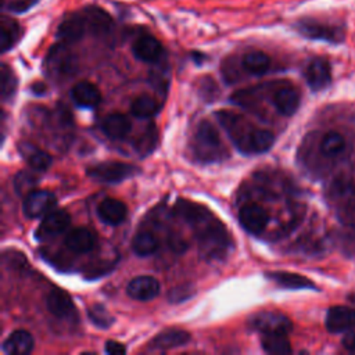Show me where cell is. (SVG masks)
<instances>
[{"instance_id": "obj_27", "label": "cell", "mask_w": 355, "mask_h": 355, "mask_svg": "<svg viewBox=\"0 0 355 355\" xmlns=\"http://www.w3.org/2000/svg\"><path fill=\"white\" fill-rule=\"evenodd\" d=\"M262 348L269 354H288L291 352V345L286 333H270L262 334L261 337Z\"/></svg>"}, {"instance_id": "obj_32", "label": "cell", "mask_w": 355, "mask_h": 355, "mask_svg": "<svg viewBox=\"0 0 355 355\" xmlns=\"http://www.w3.org/2000/svg\"><path fill=\"white\" fill-rule=\"evenodd\" d=\"M17 85H18V80H17L15 73L7 64H3L1 71H0V86H1V100L3 101H8L14 97V94L17 92Z\"/></svg>"}, {"instance_id": "obj_6", "label": "cell", "mask_w": 355, "mask_h": 355, "mask_svg": "<svg viewBox=\"0 0 355 355\" xmlns=\"http://www.w3.org/2000/svg\"><path fill=\"white\" fill-rule=\"evenodd\" d=\"M71 223V216L67 211L58 209V211H51L47 215L43 216L42 222L39 223L35 236L39 240H47L51 239L57 234L64 233Z\"/></svg>"}, {"instance_id": "obj_22", "label": "cell", "mask_w": 355, "mask_h": 355, "mask_svg": "<svg viewBox=\"0 0 355 355\" xmlns=\"http://www.w3.org/2000/svg\"><path fill=\"white\" fill-rule=\"evenodd\" d=\"M33 348V338L26 330H15L3 343V351L8 355H26Z\"/></svg>"}, {"instance_id": "obj_21", "label": "cell", "mask_w": 355, "mask_h": 355, "mask_svg": "<svg viewBox=\"0 0 355 355\" xmlns=\"http://www.w3.org/2000/svg\"><path fill=\"white\" fill-rule=\"evenodd\" d=\"M266 277L273 280L276 284L284 288L290 290H301V288H315L313 282H311L308 277L293 273V272H283V270H276V272H268Z\"/></svg>"}, {"instance_id": "obj_39", "label": "cell", "mask_w": 355, "mask_h": 355, "mask_svg": "<svg viewBox=\"0 0 355 355\" xmlns=\"http://www.w3.org/2000/svg\"><path fill=\"white\" fill-rule=\"evenodd\" d=\"M32 92L36 93V94H43L46 92V86L42 85V83H36L32 86Z\"/></svg>"}, {"instance_id": "obj_19", "label": "cell", "mask_w": 355, "mask_h": 355, "mask_svg": "<svg viewBox=\"0 0 355 355\" xmlns=\"http://www.w3.org/2000/svg\"><path fill=\"white\" fill-rule=\"evenodd\" d=\"M272 103L275 105V108L286 116L293 115L300 105V94L294 87H280L279 90H276L273 93L272 97Z\"/></svg>"}, {"instance_id": "obj_35", "label": "cell", "mask_w": 355, "mask_h": 355, "mask_svg": "<svg viewBox=\"0 0 355 355\" xmlns=\"http://www.w3.org/2000/svg\"><path fill=\"white\" fill-rule=\"evenodd\" d=\"M337 244L341 252L355 261V233L352 232H340L337 234Z\"/></svg>"}, {"instance_id": "obj_17", "label": "cell", "mask_w": 355, "mask_h": 355, "mask_svg": "<svg viewBox=\"0 0 355 355\" xmlns=\"http://www.w3.org/2000/svg\"><path fill=\"white\" fill-rule=\"evenodd\" d=\"M18 151L26 164L35 171H46L51 165V157L29 141H21L18 144Z\"/></svg>"}, {"instance_id": "obj_40", "label": "cell", "mask_w": 355, "mask_h": 355, "mask_svg": "<svg viewBox=\"0 0 355 355\" xmlns=\"http://www.w3.org/2000/svg\"><path fill=\"white\" fill-rule=\"evenodd\" d=\"M351 301L355 304V294H352V295H351Z\"/></svg>"}, {"instance_id": "obj_24", "label": "cell", "mask_w": 355, "mask_h": 355, "mask_svg": "<svg viewBox=\"0 0 355 355\" xmlns=\"http://www.w3.org/2000/svg\"><path fill=\"white\" fill-rule=\"evenodd\" d=\"M130 121L122 114L107 115L101 122L103 132L111 139H123L130 132Z\"/></svg>"}, {"instance_id": "obj_11", "label": "cell", "mask_w": 355, "mask_h": 355, "mask_svg": "<svg viewBox=\"0 0 355 355\" xmlns=\"http://www.w3.org/2000/svg\"><path fill=\"white\" fill-rule=\"evenodd\" d=\"M132 53L137 60L143 62H157L164 53V47L161 42L154 36L143 35L135 40Z\"/></svg>"}, {"instance_id": "obj_26", "label": "cell", "mask_w": 355, "mask_h": 355, "mask_svg": "<svg viewBox=\"0 0 355 355\" xmlns=\"http://www.w3.org/2000/svg\"><path fill=\"white\" fill-rule=\"evenodd\" d=\"M347 147V141L343 135L338 132H329L323 136L320 141V151L324 157L336 158L344 153Z\"/></svg>"}, {"instance_id": "obj_25", "label": "cell", "mask_w": 355, "mask_h": 355, "mask_svg": "<svg viewBox=\"0 0 355 355\" xmlns=\"http://www.w3.org/2000/svg\"><path fill=\"white\" fill-rule=\"evenodd\" d=\"M243 68L251 75H262L270 67V58L262 51H250L243 57Z\"/></svg>"}, {"instance_id": "obj_20", "label": "cell", "mask_w": 355, "mask_h": 355, "mask_svg": "<svg viewBox=\"0 0 355 355\" xmlns=\"http://www.w3.org/2000/svg\"><path fill=\"white\" fill-rule=\"evenodd\" d=\"M87 29L94 35H107L112 29L111 17L98 7H89L83 12Z\"/></svg>"}, {"instance_id": "obj_14", "label": "cell", "mask_w": 355, "mask_h": 355, "mask_svg": "<svg viewBox=\"0 0 355 355\" xmlns=\"http://www.w3.org/2000/svg\"><path fill=\"white\" fill-rule=\"evenodd\" d=\"M97 215L103 223L116 226L126 219L128 208L121 200L105 198L98 204Z\"/></svg>"}, {"instance_id": "obj_5", "label": "cell", "mask_w": 355, "mask_h": 355, "mask_svg": "<svg viewBox=\"0 0 355 355\" xmlns=\"http://www.w3.org/2000/svg\"><path fill=\"white\" fill-rule=\"evenodd\" d=\"M57 204V197L49 190H33L22 202V211L28 218H40L53 211Z\"/></svg>"}, {"instance_id": "obj_8", "label": "cell", "mask_w": 355, "mask_h": 355, "mask_svg": "<svg viewBox=\"0 0 355 355\" xmlns=\"http://www.w3.org/2000/svg\"><path fill=\"white\" fill-rule=\"evenodd\" d=\"M87 29L83 14H69L58 25L55 36L61 43L71 44L80 40Z\"/></svg>"}, {"instance_id": "obj_28", "label": "cell", "mask_w": 355, "mask_h": 355, "mask_svg": "<svg viewBox=\"0 0 355 355\" xmlns=\"http://www.w3.org/2000/svg\"><path fill=\"white\" fill-rule=\"evenodd\" d=\"M21 36V29L19 25L12 21L11 18L3 17L1 18V25H0V44H1V51L10 50L17 40Z\"/></svg>"}, {"instance_id": "obj_2", "label": "cell", "mask_w": 355, "mask_h": 355, "mask_svg": "<svg viewBox=\"0 0 355 355\" xmlns=\"http://www.w3.org/2000/svg\"><path fill=\"white\" fill-rule=\"evenodd\" d=\"M140 171L130 164L119 162V161H107V162H100L87 169V175L103 183H119L122 180H126Z\"/></svg>"}, {"instance_id": "obj_3", "label": "cell", "mask_w": 355, "mask_h": 355, "mask_svg": "<svg viewBox=\"0 0 355 355\" xmlns=\"http://www.w3.org/2000/svg\"><path fill=\"white\" fill-rule=\"evenodd\" d=\"M46 67L49 73L53 76H71L78 68V61L67 44L60 43L50 50L46 60Z\"/></svg>"}, {"instance_id": "obj_30", "label": "cell", "mask_w": 355, "mask_h": 355, "mask_svg": "<svg viewBox=\"0 0 355 355\" xmlns=\"http://www.w3.org/2000/svg\"><path fill=\"white\" fill-rule=\"evenodd\" d=\"M158 110H159L158 103L150 96H139L133 100V103L130 105L132 115L136 118H140V119L154 116L158 112Z\"/></svg>"}, {"instance_id": "obj_36", "label": "cell", "mask_w": 355, "mask_h": 355, "mask_svg": "<svg viewBox=\"0 0 355 355\" xmlns=\"http://www.w3.org/2000/svg\"><path fill=\"white\" fill-rule=\"evenodd\" d=\"M104 351L110 355H123L126 352V348L123 344L118 343V341H107L105 343V347H104Z\"/></svg>"}, {"instance_id": "obj_31", "label": "cell", "mask_w": 355, "mask_h": 355, "mask_svg": "<svg viewBox=\"0 0 355 355\" xmlns=\"http://www.w3.org/2000/svg\"><path fill=\"white\" fill-rule=\"evenodd\" d=\"M158 248L157 237L150 232H139L132 240V250L140 257H147Z\"/></svg>"}, {"instance_id": "obj_10", "label": "cell", "mask_w": 355, "mask_h": 355, "mask_svg": "<svg viewBox=\"0 0 355 355\" xmlns=\"http://www.w3.org/2000/svg\"><path fill=\"white\" fill-rule=\"evenodd\" d=\"M239 220L247 232L252 234H259L265 230L269 222V216L268 212L261 205L247 204L240 209Z\"/></svg>"}, {"instance_id": "obj_9", "label": "cell", "mask_w": 355, "mask_h": 355, "mask_svg": "<svg viewBox=\"0 0 355 355\" xmlns=\"http://www.w3.org/2000/svg\"><path fill=\"white\" fill-rule=\"evenodd\" d=\"M326 329L333 333L355 330V309L349 306H331L326 315Z\"/></svg>"}, {"instance_id": "obj_29", "label": "cell", "mask_w": 355, "mask_h": 355, "mask_svg": "<svg viewBox=\"0 0 355 355\" xmlns=\"http://www.w3.org/2000/svg\"><path fill=\"white\" fill-rule=\"evenodd\" d=\"M275 143V136L272 132L266 129L255 128L251 133L250 143H248V153L247 154H261L268 151Z\"/></svg>"}, {"instance_id": "obj_13", "label": "cell", "mask_w": 355, "mask_h": 355, "mask_svg": "<svg viewBox=\"0 0 355 355\" xmlns=\"http://www.w3.org/2000/svg\"><path fill=\"white\" fill-rule=\"evenodd\" d=\"M126 293L133 300L150 301L158 295L159 283L153 276H137L129 282Z\"/></svg>"}, {"instance_id": "obj_23", "label": "cell", "mask_w": 355, "mask_h": 355, "mask_svg": "<svg viewBox=\"0 0 355 355\" xmlns=\"http://www.w3.org/2000/svg\"><path fill=\"white\" fill-rule=\"evenodd\" d=\"M190 340V334L184 330L179 329H168L161 331L157 337H154L150 343V347L155 349H171L180 345H184Z\"/></svg>"}, {"instance_id": "obj_4", "label": "cell", "mask_w": 355, "mask_h": 355, "mask_svg": "<svg viewBox=\"0 0 355 355\" xmlns=\"http://www.w3.org/2000/svg\"><path fill=\"white\" fill-rule=\"evenodd\" d=\"M250 324L261 334L288 333L291 330L290 319L277 311H262L250 319Z\"/></svg>"}, {"instance_id": "obj_16", "label": "cell", "mask_w": 355, "mask_h": 355, "mask_svg": "<svg viewBox=\"0 0 355 355\" xmlns=\"http://www.w3.org/2000/svg\"><path fill=\"white\" fill-rule=\"evenodd\" d=\"M64 243L72 252L85 254L96 247V236L86 227H75L67 233Z\"/></svg>"}, {"instance_id": "obj_33", "label": "cell", "mask_w": 355, "mask_h": 355, "mask_svg": "<svg viewBox=\"0 0 355 355\" xmlns=\"http://www.w3.org/2000/svg\"><path fill=\"white\" fill-rule=\"evenodd\" d=\"M39 178L28 171H21L14 176V190L18 196H28L31 191H33L35 186L37 184Z\"/></svg>"}, {"instance_id": "obj_37", "label": "cell", "mask_w": 355, "mask_h": 355, "mask_svg": "<svg viewBox=\"0 0 355 355\" xmlns=\"http://www.w3.org/2000/svg\"><path fill=\"white\" fill-rule=\"evenodd\" d=\"M344 347L352 352H355V330L352 331H348L345 338H344Z\"/></svg>"}, {"instance_id": "obj_12", "label": "cell", "mask_w": 355, "mask_h": 355, "mask_svg": "<svg viewBox=\"0 0 355 355\" xmlns=\"http://www.w3.org/2000/svg\"><path fill=\"white\" fill-rule=\"evenodd\" d=\"M306 83L312 90H322L330 85L331 68L324 58L312 60L305 69Z\"/></svg>"}, {"instance_id": "obj_38", "label": "cell", "mask_w": 355, "mask_h": 355, "mask_svg": "<svg viewBox=\"0 0 355 355\" xmlns=\"http://www.w3.org/2000/svg\"><path fill=\"white\" fill-rule=\"evenodd\" d=\"M347 214H348V218L351 220V225L355 227V202L351 207H348Z\"/></svg>"}, {"instance_id": "obj_1", "label": "cell", "mask_w": 355, "mask_h": 355, "mask_svg": "<svg viewBox=\"0 0 355 355\" xmlns=\"http://www.w3.org/2000/svg\"><path fill=\"white\" fill-rule=\"evenodd\" d=\"M196 155L205 162L218 161L222 158V143L216 129L207 121L198 125L194 141Z\"/></svg>"}, {"instance_id": "obj_34", "label": "cell", "mask_w": 355, "mask_h": 355, "mask_svg": "<svg viewBox=\"0 0 355 355\" xmlns=\"http://www.w3.org/2000/svg\"><path fill=\"white\" fill-rule=\"evenodd\" d=\"M87 316L92 320V323L97 327L105 329L108 326L112 324V316L108 313V311L100 305V304H94L87 309Z\"/></svg>"}, {"instance_id": "obj_7", "label": "cell", "mask_w": 355, "mask_h": 355, "mask_svg": "<svg viewBox=\"0 0 355 355\" xmlns=\"http://www.w3.org/2000/svg\"><path fill=\"white\" fill-rule=\"evenodd\" d=\"M298 31L309 39L326 40L331 43H338L344 40V32L340 26L322 24L318 21H301L298 24Z\"/></svg>"}, {"instance_id": "obj_18", "label": "cell", "mask_w": 355, "mask_h": 355, "mask_svg": "<svg viewBox=\"0 0 355 355\" xmlns=\"http://www.w3.org/2000/svg\"><path fill=\"white\" fill-rule=\"evenodd\" d=\"M71 96L76 105L85 108H93L101 101V94L97 86L86 80L76 83L71 90Z\"/></svg>"}, {"instance_id": "obj_15", "label": "cell", "mask_w": 355, "mask_h": 355, "mask_svg": "<svg viewBox=\"0 0 355 355\" xmlns=\"http://www.w3.org/2000/svg\"><path fill=\"white\" fill-rule=\"evenodd\" d=\"M46 305L50 313L60 319H68L75 313V306L71 297L60 288H54L49 293L46 298Z\"/></svg>"}]
</instances>
